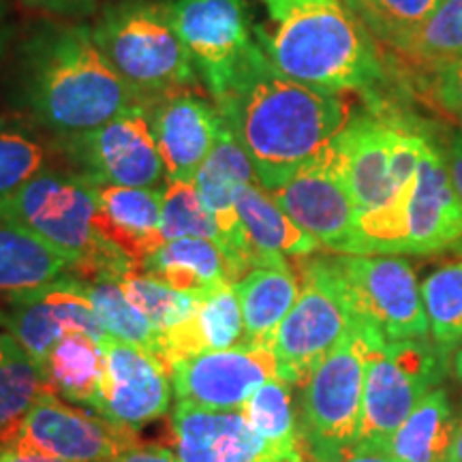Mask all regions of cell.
<instances>
[{
  "instance_id": "1",
  "label": "cell",
  "mask_w": 462,
  "mask_h": 462,
  "mask_svg": "<svg viewBox=\"0 0 462 462\" xmlns=\"http://www.w3.org/2000/svg\"><path fill=\"white\" fill-rule=\"evenodd\" d=\"M217 107L255 167L268 193L330 146L351 120L338 92H326L282 75L255 43L238 78Z\"/></svg>"
},
{
  "instance_id": "2",
  "label": "cell",
  "mask_w": 462,
  "mask_h": 462,
  "mask_svg": "<svg viewBox=\"0 0 462 462\" xmlns=\"http://www.w3.org/2000/svg\"><path fill=\"white\" fill-rule=\"evenodd\" d=\"M22 90L34 118L65 140L143 106L86 24L45 26L34 34L22 51Z\"/></svg>"
},
{
  "instance_id": "3",
  "label": "cell",
  "mask_w": 462,
  "mask_h": 462,
  "mask_svg": "<svg viewBox=\"0 0 462 462\" xmlns=\"http://www.w3.org/2000/svg\"><path fill=\"white\" fill-rule=\"evenodd\" d=\"M255 39L282 75L326 92L374 95L385 82L373 34L346 0H262Z\"/></svg>"
},
{
  "instance_id": "4",
  "label": "cell",
  "mask_w": 462,
  "mask_h": 462,
  "mask_svg": "<svg viewBox=\"0 0 462 462\" xmlns=\"http://www.w3.org/2000/svg\"><path fill=\"white\" fill-rule=\"evenodd\" d=\"M99 187L79 173L45 170L0 204V217L32 231L60 253L69 274L82 281H120L135 263L97 227Z\"/></svg>"
},
{
  "instance_id": "5",
  "label": "cell",
  "mask_w": 462,
  "mask_h": 462,
  "mask_svg": "<svg viewBox=\"0 0 462 462\" xmlns=\"http://www.w3.org/2000/svg\"><path fill=\"white\" fill-rule=\"evenodd\" d=\"M462 240V199L446 157L429 146L413 178L388 204L357 217L345 255H429Z\"/></svg>"
},
{
  "instance_id": "6",
  "label": "cell",
  "mask_w": 462,
  "mask_h": 462,
  "mask_svg": "<svg viewBox=\"0 0 462 462\" xmlns=\"http://www.w3.org/2000/svg\"><path fill=\"white\" fill-rule=\"evenodd\" d=\"M114 71L142 101L184 90L195 65L165 0H125L92 28Z\"/></svg>"
},
{
  "instance_id": "7",
  "label": "cell",
  "mask_w": 462,
  "mask_h": 462,
  "mask_svg": "<svg viewBox=\"0 0 462 462\" xmlns=\"http://www.w3.org/2000/svg\"><path fill=\"white\" fill-rule=\"evenodd\" d=\"M374 340L354 326L300 385L298 430L306 462H338L354 448Z\"/></svg>"
},
{
  "instance_id": "8",
  "label": "cell",
  "mask_w": 462,
  "mask_h": 462,
  "mask_svg": "<svg viewBox=\"0 0 462 462\" xmlns=\"http://www.w3.org/2000/svg\"><path fill=\"white\" fill-rule=\"evenodd\" d=\"M326 262L357 328L381 343L429 338V317L407 259L332 253Z\"/></svg>"
},
{
  "instance_id": "9",
  "label": "cell",
  "mask_w": 462,
  "mask_h": 462,
  "mask_svg": "<svg viewBox=\"0 0 462 462\" xmlns=\"http://www.w3.org/2000/svg\"><path fill=\"white\" fill-rule=\"evenodd\" d=\"M448 349L435 340L411 338L398 343L374 340L364 379L360 430L354 448L379 449L394 435L448 371Z\"/></svg>"
},
{
  "instance_id": "10",
  "label": "cell",
  "mask_w": 462,
  "mask_h": 462,
  "mask_svg": "<svg viewBox=\"0 0 462 462\" xmlns=\"http://www.w3.org/2000/svg\"><path fill=\"white\" fill-rule=\"evenodd\" d=\"M357 212L388 204L413 178L430 142L392 120L351 118L332 140Z\"/></svg>"
},
{
  "instance_id": "11",
  "label": "cell",
  "mask_w": 462,
  "mask_h": 462,
  "mask_svg": "<svg viewBox=\"0 0 462 462\" xmlns=\"http://www.w3.org/2000/svg\"><path fill=\"white\" fill-rule=\"evenodd\" d=\"M354 326L326 257L306 259L300 296L274 337L279 379L300 388Z\"/></svg>"
},
{
  "instance_id": "12",
  "label": "cell",
  "mask_w": 462,
  "mask_h": 462,
  "mask_svg": "<svg viewBox=\"0 0 462 462\" xmlns=\"http://www.w3.org/2000/svg\"><path fill=\"white\" fill-rule=\"evenodd\" d=\"M67 150L79 176L97 187L157 189L167 180L146 106L67 140Z\"/></svg>"
},
{
  "instance_id": "13",
  "label": "cell",
  "mask_w": 462,
  "mask_h": 462,
  "mask_svg": "<svg viewBox=\"0 0 462 462\" xmlns=\"http://www.w3.org/2000/svg\"><path fill=\"white\" fill-rule=\"evenodd\" d=\"M137 446V430L101 413L69 407L50 392L32 404L11 443L15 449L67 462H114Z\"/></svg>"
},
{
  "instance_id": "14",
  "label": "cell",
  "mask_w": 462,
  "mask_h": 462,
  "mask_svg": "<svg viewBox=\"0 0 462 462\" xmlns=\"http://www.w3.org/2000/svg\"><path fill=\"white\" fill-rule=\"evenodd\" d=\"M173 20L206 88L217 99L234 86L257 42L245 0H176Z\"/></svg>"
},
{
  "instance_id": "15",
  "label": "cell",
  "mask_w": 462,
  "mask_h": 462,
  "mask_svg": "<svg viewBox=\"0 0 462 462\" xmlns=\"http://www.w3.org/2000/svg\"><path fill=\"white\" fill-rule=\"evenodd\" d=\"M270 195L319 246L330 253H346L360 212L332 143Z\"/></svg>"
},
{
  "instance_id": "16",
  "label": "cell",
  "mask_w": 462,
  "mask_h": 462,
  "mask_svg": "<svg viewBox=\"0 0 462 462\" xmlns=\"http://www.w3.org/2000/svg\"><path fill=\"white\" fill-rule=\"evenodd\" d=\"M176 401L212 411H240L253 392L279 379V362L270 345H238L204 351L171 364Z\"/></svg>"
},
{
  "instance_id": "17",
  "label": "cell",
  "mask_w": 462,
  "mask_h": 462,
  "mask_svg": "<svg viewBox=\"0 0 462 462\" xmlns=\"http://www.w3.org/2000/svg\"><path fill=\"white\" fill-rule=\"evenodd\" d=\"M5 330L24 346L37 366L71 332H84L101 343L112 338L97 319L84 281L69 273L11 300Z\"/></svg>"
},
{
  "instance_id": "18",
  "label": "cell",
  "mask_w": 462,
  "mask_h": 462,
  "mask_svg": "<svg viewBox=\"0 0 462 462\" xmlns=\"http://www.w3.org/2000/svg\"><path fill=\"white\" fill-rule=\"evenodd\" d=\"M171 432L178 462H306L302 449H281L259 437L242 411L176 401Z\"/></svg>"
},
{
  "instance_id": "19",
  "label": "cell",
  "mask_w": 462,
  "mask_h": 462,
  "mask_svg": "<svg viewBox=\"0 0 462 462\" xmlns=\"http://www.w3.org/2000/svg\"><path fill=\"white\" fill-rule=\"evenodd\" d=\"M106 377L97 413L140 432L150 421L170 411L171 379L170 368L159 357L137 346L107 338Z\"/></svg>"
},
{
  "instance_id": "20",
  "label": "cell",
  "mask_w": 462,
  "mask_h": 462,
  "mask_svg": "<svg viewBox=\"0 0 462 462\" xmlns=\"http://www.w3.org/2000/svg\"><path fill=\"white\" fill-rule=\"evenodd\" d=\"M148 116L167 180H195L225 125L218 107L178 90L161 97Z\"/></svg>"
},
{
  "instance_id": "21",
  "label": "cell",
  "mask_w": 462,
  "mask_h": 462,
  "mask_svg": "<svg viewBox=\"0 0 462 462\" xmlns=\"http://www.w3.org/2000/svg\"><path fill=\"white\" fill-rule=\"evenodd\" d=\"M161 204L163 189L99 187L97 227L133 263L140 265L161 245Z\"/></svg>"
},
{
  "instance_id": "22",
  "label": "cell",
  "mask_w": 462,
  "mask_h": 462,
  "mask_svg": "<svg viewBox=\"0 0 462 462\" xmlns=\"http://www.w3.org/2000/svg\"><path fill=\"white\" fill-rule=\"evenodd\" d=\"M245 345V317L234 282L225 281L199 300L189 321L163 334V362L167 368L184 357Z\"/></svg>"
},
{
  "instance_id": "23",
  "label": "cell",
  "mask_w": 462,
  "mask_h": 462,
  "mask_svg": "<svg viewBox=\"0 0 462 462\" xmlns=\"http://www.w3.org/2000/svg\"><path fill=\"white\" fill-rule=\"evenodd\" d=\"M236 210L248 245L255 253L257 265L281 262L287 257L304 259L319 248V242L298 227L273 199V195L257 182L240 190L236 198Z\"/></svg>"
},
{
  "instance_id": "24",
  "label": "cell",
  "mask_w": 462,
  "mask_h": 462,
  "mask_svg": "<svg viewBox=\"0 0 462 462\" xmlns=\"http://www.w3.org/2000/svg\"><path fill=\"white\" fill-rule=\"evenodd\" d=\"M242 317L245 345H274L279 326L300 296V281L287 259L257 265L236 282Z\"/></svg>"
},
{
  "instance_id": "25",
  "label": "cell",
  "mask_w": 462,
  "mask_h": 462,
  "mask_svg": "<svg viewBox=\"0 0 462 462\" xmlns=\"http://www.w3.org/2000/svg\"><path fill=\"white\" fill-rule=\"evenodd\" d=\"M458 418L448 392L435 388L407 415L377 452L392 462H449Z\"/></svg>"
},
{
  "instance_id": "26",
  "label": "cell",
  "mask_w": 462,
  "mask_h": 462,
  "mask_svg": "<svg viewBox=\"0 0 462 462\" xmlns=\"http://www.w3.org/2000/svg\"><path fill=\"white\" fill-rule=\"evenodd\" d=\"M45 390L62 401L97 409L106 377V349L84 332L67 334L39 364Z\"/></svg>"
},
{
  "instance_id": "27",
  "label": "cell",
  "mask_w": 462,
  "mask_h": 462,
  "mask_svg": "<svg viewBox=\"0 0 462 462\" xmlns=\"http://www.w3.org/2000/svg\"><path fill=\"white\" fill-rule=\"evenodd\" d=\"M137 273L176 291L204 298L227 279L221 246L204 238H180L161 245L137 265Z\"/></svg>"
},
{
  "instance_id": "28",
  "label": "cell",
  "mask_w": 462,
  "mask_h": 462,
  "mask_svg": "<svg viewBox=\"0 0 462 462\" xmlns=\"http://www.w3.org/2000/svg\"><path fill=\"white\" fill-rule=\"evenodd\" d=\"M69 273L67 259L32 231L0 217V300L24 296Z\"/></svg>"
},
{
  "instance_id": "29",
  "label": "cell",
  "mask_w": 462,
  "mask_h": 462,
  "mask_svg": "<svg viewBox=\"0 0 462 462\" xmlns=\"http://www.w3.org/2000/svg\"><path fill=\"white\" fill-rule=\"evenodd\" d=\"M45 392L37 362L9 332H0V452L11 448L26 413Z\"/></svg>"
},
{
  "instance_id": "30",
  "label": "cell",
  "mask_w": 462,
  "mask_h": 462,
  "mask_svg": "<svg viewBox=\"0 0 462 462\" xmlns=\"http://www.w3.org/2000/svg\"><path fill=\"white\" fill-rule=\"evenodd\" d=\"M394 51L409 67L430 73L462 56V0H441Z\"/></svg>"
},
{
  "instance_id": "31",
  "label": "cell",
  "mask_w": 462,
  "mask_h": 462,
  "mask_svg": "<svg viewBox=\"0 0 462 462\" xmlns=\"http://www.w3.org/2000/svg\"><path fill=\"white\" fill-rule=\"evenodd\" d=\"M92 309L109 337L163 362V334L126 300L118 281H84ZM165 364V362H163Z\"/></svg>"
},
{
  "instance_id": "32",
  "label": "cell",
  "mask_w": 462,
  "mask_h": 462,
  "mask_svg": "<svg viewBox=\"0 0 462 462\" xmlns=\"http://www.w3.org/2000/svg\"><path fill=\"white\" fill-rule=\"evenodd\" d=\"M51 152L42 137L24 123L0 118V204L50 170Z\"/></svg>"
},
{
  "instance_id": "33",
  "label": "cell",
  "mask_w": 462,
  "mask_h": 462,
  "mask_svg": "<svg viewBox=\"0 0 462 462\" xmlns=\"http://www.w3.org/2000/svg\"><path fill=\"white\" fill-rule=\"evenodd\" d=\"M240 411L248 426L268 443L281 449H302L291 385L282 379H273L257 388Z\"/></svg>"
},
{
  "instance_id": "34",
  "label": "cell",
  "mask_w": 462,
  "mask_h": 462,
  "mask_svg": "<svg viewBox=\"0 0 462 462\" xmlns=\"http://www.w3.org/2000/svg\"><path fill=\"white\" fill-rule=\"evenodd\" d=\"M432 340L443 349L462 343V262L443 265L420 287Z\"/></svg>"
},
{
  "instance_id": "35",
  "label": "cell",
  "mask_w": 462,
  "mask_h": 462,
  "mask_svg": "<svg viewBox=\"0 0 462 462\" xmlns=\"http://www.w3.org/2000/svg\"><path fill=\"white\" fill-rule=\"evenodd\" d=\"M118 282L123 287L126 300L161 334L170 332L173 328L180 326V323L189 321L195 315V310H198L201 300L198 296L176 291V289L150 279V276L137 273V270L125 274Z\"/></svg>"
},
{
  "instance_id": "36",
  "label": "cell",
  "mask_w": 462,
  "mask_h": 462,
  "mask_svg": "<svg viewBox=\"0 0 462 462\" xmlns=\"http://www.w3.org/2000/svg\"><path fill=\"white\" fill-rule=\"evenodd\" d=\"M161 238H204L218 245L215 218L206 210L193 180H165L161 204Z\"/></svg>"
},
{
  "instance_id": "37",
  "label": "cell",
  "mask_w": 462,
  "mask_h": 462,
  "mask_svg": "<svg viewBox=\"0 0 462 462\" xmlns=\"http://www.w3.org/2000/svg\"><path fill=\"white\" fill-rule=\"evenodd\" d=\"M439 3L441 0H349L368 32L390 50L418 31Z\"/></svg>"
},
{
  "instance_id": "38",
  "label": "cell",
  "mask_w": 462,
  "mask_h": 462,
  "mask_svg": "<svg viewBox=\"0 0 462 462\" xmlns=\"http://www.w3.org/2000/svg\"><path fill=\"white\" fill-rule=\"evenodd\" d=\"M432 97L441 109L462 120V56L432 73Z\"/></svg>"
},
{
  "instance_id": "39",
  "label": "cell",
  "mask_w": 462,
  "mask_h": 462,
  "mask_svg": "<svg viewBox=\"0 0 462 462\" xmlns=\"http://www.w3.org/2000/svg\"><path fill=\"white\" fill-rule=\"evenodd\" d=\"M31 7L50 11L58 15H90L97 9V0H22Z\"/></svg>"
},
{
  "instance_id": "40",
  "label": "cell",
  "mask_w": 462,
  "mask_h": 462,
  "mask_svg": "<svg viewBox=\"0 0 462 462\" xmlns=\"http://www.w3.org/2000/svg\"><path fill=\"white\" fill-rule=\"evenodd\" d=\"M114 462H178L176 454L167 448H157V446H137L133 448L131 452L120 456L118 460Z\"/></svg>"
},
{
  "instance_id": "41",
  "label": "cell",
  "mask_w": 462,
  "mask_h": 462,
  "mask_svg": "<svg viewBox=\"0 0 462 462\" xmlns=\"http://www.w3.org/2000/svg\"><path fill=\"white\" fill-rule=\"evenodd\" d=\"M446 157L449 176H452V182L456 190H458L460 199H462V129L456 133L452 143H449L448 152L443 154Z\"/></svg>"
},
{
  "instance_id": "42",
  "label": "cell",
  "mask_w": 462,
  "mask_h": 462,
  "mask_svg": "<svg viewBox=\"0 0 462 462\" xmlns=\"http://www.w3.org/2000/svg\"><path fill=\"white\" fill-rule=\"evenodd\" d=\"M0 462H67V460L51 458V456L37 454V452H24V449L7 448L0 452Z\"/></svg>"
},
{
  "instance_id": "43",
  "label": "cell",
  "mask_w": 462,
  "mask_h": 462,
  "mask_svg": "<svg viewBox=\"0 0 462 462\" xmlns=\"http://www.w3.org/2000/svg\"><path fill=\"white\" fill-rule=\"evenodd\" d=\"M338 462H392L388 456L377 452V449L351 448Z\"/></svg>"
},
{
  "instance_id": "44",
  "label": "cell",
  "mask_w": 462,
  "mask_h": 462,
  "mask_svg": "<svg viewBox=\"0 0 462 462\" xmlns=\"http://www.w3.org/2000/svg\"><path fill=\"white\" fill-rule=\"evenodd\" d=\"M9 14H7V5L5 0H0V60H3L5 50H7V42H9Z\"/></svg>"
},
{
  "instance_id": "45",
  "label": "cell",
  "mask_w": 462,
  "mask_h": 462,
  "mask_svg": "<svg viewBox=\"0 0 462 462\" xmlns=\"http://www.w3.org/2000/svg\"><path fill=\"white\" fill-rule=\"evenodd\" d=\"M449 462H462V415L458 420V430H456V439H454V448H452V458Z\"/></svg>"
},
{
  "instance_id": "46",
  "label": "cell",
  "mask_w": 462,
  "mask_h": 462,
  "mask_svg": "<svg viewBox=\"0 0 462 462\" xmlns=\"http://www.w3.org/2000/svg\"><path fill=\"white\" fill-rule=\"evenodd\" d=\"M452 366H454V374H456V379H458L460 383H462V349H458V351H456V354H454Z\"/></svg>"
},
{
  "instance_id": "47",
  "label": "cell",
  "mask_w": 462,
  "mask_h": 462,
  "mask_svg": "<svg viewBox=\"0 0 462 462\" xmlns=\"http://www.w3.org/2000/svg\"><path fill=\"white\" fill-rule=\"evenodd\" d=\"M5 326H7V313L0 309V330H5Z\"/></svg>"
},
{
  "instance_id": "48",
  "label": "cell",
  "mask_w": 462,
  "mask_h": 462,
  "mask_svg": "<svg viewBox=\"0 0 462 462\" xmlns=\"http://www.w3.org/2000/svg\"><path fill=\"white\" fill-rule=\"evenodd\" d=\"M346 3H349V0H346Z\"/></svg>"
}]
</instances>
